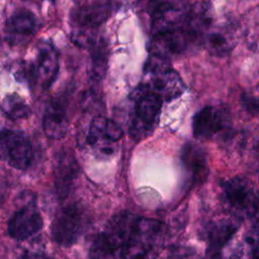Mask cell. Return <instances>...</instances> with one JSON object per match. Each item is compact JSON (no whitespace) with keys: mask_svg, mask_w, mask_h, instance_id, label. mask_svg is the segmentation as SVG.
<instances>
[{"mask_svg":"<svg viewBox=\"0 0 259 259\" xmlns=\"http://www.w3.org/2000/svg\"><path fill=\"white\" fill-rule=\"evenodd\" d=\"M76 168L77 165L74 159L68 157H62L59 159L56 172V186L58 193L61 196H66L68 194L71 183L76 176Z\"/></svg>","mask_w":259,"mask_h":259,"instance_id":"d6986e66","label":"cell"},{"mask_svg":"<svg viewBox=\"0 0 259 259\" xmlns=\"http://www.w3.org/2000/svg\"><path fill=\"white\" fill-rule=\"evenodd\" d=\"M158 259H198V255L190 247L179 246L168 249L164 254H160Z\"/></svg>","mask_w":259,"mask_h":259,"instance_id":"603a6c76","label":"cell"},{"mask_svg":"<svg viewBox=\"0 0 259 259\" xmlns=\"http://www.w3.org/2000/svg\"><path fill=\"white\" fill-rule=\"evenodd\" d=\"M181 161L194 183L202 182L207 176L206 153L199 145L187 143L181 151Z\"/></svg>","mask_w":259,"mask_h":259,"instance_id":"2e32d148","label":"cell"},{"mask_svg":"<svg viewBox=\"0 0 259 259\" xmlns=\"http://www.w3.org/2000/svg\"><path fill=\"white\" fill-rule=\"evenodd\" d=\"M122 136V130L116 122L103 116H97L90 123L86 142L98 154L110 156L114 153L115 145Z\"/></svg>","mask_w":259,"mask_h":259,"instance_id":"52a82bcc","label":"cell"},{"mask_svg":"<svg viewBox=\"0 0 259 259\" xmlns=\"http://www.w3.org/2000/svg\"><path fill=\"white\" fill-rule=\"evenodd\" d=\"M166 241V227L158 220L139 217L121 259H157Z\"/></svg>","mask_w":259,"mask_h":259,"instance_id":"7a4b0ae2","label":"cell"},{"mask_svg":"<svg viewBox=\"0 0 259 259\" xmlns=\"http://www.w3.org/2000/svg\"><path fill=\"white\" fill-rule=\"evenodd\" d=\"M133 0H110L108 3L111 6L112 10L113 9H119L125 5H127L128 3H131Z\"/></svg>","mask_w":259,"mask_h":259,"instance_id":"484cf974","label":"cell"},{"mask_svg":"<svg viewBox=\"0 0 259 259\" xmlns=\"http://www.w3.org/2000/svg\"><path fill=\"white\" fill-rule=\"evenodd\" d=\"M232 259H259V221L247 232Z\"/></svg>","mask_w":259,"mask_h":259,"instance_id":"ffe728a7","label":"cell"},{"mask_svg":"<svg viewBox=\"0 0 259 259\" xmlns=\"http://www.w3.org/2000/svg\"><path fill=\"white\" fill-rule=\"evenodd\" d=\"M37 25L34 14L24 8L14 11L6 21V29L16 34H32L37 29Z\"/></svg>","mask_w":259,"mask_h":259,"instance_id":"ac0fdd59","label":"cell"},{"mask_svg":"<svg viewBox=\"0 0 259 259\" xmlns=\"http://www.w3.org/2000/svg\"><path fill=\"white\" fill-rule=\"evenodd\" d=\"M214 56L228 55L236 44L235 30L231 23H212L203 34L200 41Z\"/></svg>","mask_w":259,"mask_h":259,"instance_id":"5bb4252c","label":"cell"},{"mask_svg":"<svg viewBox=\"0 0 259 259\" xmlns=\"http://www.w3.org/2000/svg\"><path fill=\"white\" fill-rule=\"evenodd\" d=\"M207 259H220V255H207Z\"/></svg>","mask_w":259,"mask_h":259,"instance_id":"4316f807","label":"cell"},{"mask_svg":"<svg viewBox=\"0 0 259 259\" xmlns=\"http://www.w3.org/2000/svg\"><path fill=\"white\" fill-rule=\"evenodd\" d=\"M139 217L130 211L111 217L102 231L94 237L89 248L90 259L120 258Z\"/></svg>","mask_w":259,"mask_h":259,"instance_id":"6da1fadb","label":"cell"},{"mask_svg":"<svg viewBox=\"0 0 259 259\" xmlns=\"http://www.w3.org/2000/svg\"><path fill=\"white\" fill-rule=\"evenodd\" d=\"M163 101V98L158 93L143 86L136 97L134 108L135 118L131 133L134 134L139 130H144L148 133L151 132V128L158 119Z\"/></svg>","mask_w":259,"mask_h":259,"instance_id":"ba28073f","label":"cell"},{"mask_svg":"<svg viewBox=\"0 0 259 259\" xmlns=\"http://www.w3.org/2000/svg\"><path fill=\"white\" fill-rule=\"evenodd\" d=\"M44 226L41 214L37 207L30 203L14 212L8 222V234L11 238L23 241L37 234Z\"/></svg>","mask_w":259,"mask_h":259,"instance_id":"7c38bea8","label":"cell"},{"mask_svg":"<svg viewBox=\"0 0 259 259\" xmlns=\"http://www.w3.org/2000/svg\"><path fill=\"white\" fill-rule=\"evenodd\" d=\"M242 104L244 108L252 114L259 112V94L252 92H245L241 97Z\"/></svg>","mask_w":259,"mask_h":259,"instance_id":"cb8c5ba5","label":"cell"},{"mask_svg":"<svg viewBox=\"0 0 259 259\" xmlns=\"http://www.w3.org/2000/svg\"><path fill=\"white\" fill-rule=\"evenodd\" d=\"M229 114L221 106L208 105L201 108L193 117L192 132L196 139L207 140L227 127Z\"/></svg>","mask_w":259,"mask_h":259,"instance_id":"30bf717a","label":"cell"},{"mask_svg":"<svg viewBox=\"0 0 259 259\" xmlns=\"http://www.w3.org/2000/svg\"><path fill=\"white\" fill-rule=\"evenodd\" d=\"M0 156L13 168L18 170L27 169L33 157L29 139L24 133L19 131H1Z\"/></svg>","mask_w":259,"mask_h":259,"instance_id":"8992f818","label":"cell"},{"mask_svg":"<svg viewBox=\"0 0 259 259\" xmlns=\"http://www.w3.org/2000/svg\"><path fill=\"white\" fill-rule=\"evenodd\" d=\"M42 128L51 139H62L69 128V120L64 103L59 99H53L47 105L44 117Z\"/></svg>","mask_w":259,"mask_h":259,"instance_id":"9a60e30c","label":"cell"},{"mask_svg":"<svg viewBox=\"0 0 259 259\" xmlns=\"http://www.w3.org/2000/svg\"><path fill=\"white\" fill-rule=\"evenodd\" d=\"M192 41L183 25L179 28L156 33L150 45V55L169 60L171 57L183 53Z\"/></svg>","mask_w":259,"mask_h":259,"instance_id":"8fae6325","label":"cell"},{"mask_svg":"<svg viewBox=\"0 0 259 259\" xmlns=\"http://www.w3.org/2000/svg\"><path fill=\"white\" fill-rule=\"evenodd\" d=\"M86 222L87 219L81 206L69 204L61 208L51 226L53 240L60 246L70 247L82 235Z\"/></svg>","mask_w":259,"mask_h":259,"instance_id":"5b68a950","label":"cell"},{"mask_svg":"<svg viewBox=\"0 0 259 259\" xmlns=\"http://www.w3.org/2000/svg\"><path fill=\"white\" fill-rule=\"evenodd\" d=\"M111 10L108 2H94L74 9L71 13L72 40L80 47L90 41L96 36L95 29L109 17Z\"/></svg>","mask_w":259,"mask_h":259,"instance_id":"277c9868","label":"cell"},{"mask_svg":"<svg viewBox=\"0 0 259 259\" xmlns=\"http://www.w3.org/2000/svg\"><path fill=\"white\" fill-rule=\"evenodd\" d=\"M1 108L12 119L24 118L30 114L28 105L17 94L7 95L1 102Z\"/></svg>","mask_w":259,"mask_h":259,"instance_id":"7402d4cb","label":"cell"},{"mask_svg":"<svg viewBox=\"0 0 259 259\" xmlns=\"http://www.w3.org/2000/svg\"><path fill=\"white\" fill-rule=\"evenodd\" d=\"M225 204L231 214L240 220L259 221V190L243 177H233L222 183Z\"/></svg>","mask_w":259,"mask_h":259,"instance_id":"3957f363","label":"cell"},{"mask_svg":"<svg viewBox=\"0 0 259 259\" xmlns=\"http://www.w3.org/2000/svg\"><path fill=\"white\" fill-rule=\"evenodd\" d=\"M20 259H53L50 256H47L41 253H35V252H26L24 253Z\"/></svg>","mask_w":259,"mask_h":259,"instance_id":"d4e9b609","label":"cell"},{"mask_svg":"<svg viewBox=\"0 0 259 259\" xmlns=\"http://www.w3.org/2000/svg\"><path fill=\"white\" fill-rule=\"evenodd\" d=\"M147 74L151 76V79L150 86L146 87L158 93L163 100L170 101L175 99L179 97L185 90V85L182 78L175 70L170 68V66Z\"/></svg>","mask_w":259,"mask_h":259,"instance_id":"4fadbf2b","label":"cell"},{"mask_svg":"<svg viewBox=\"0 0 259 259\" xmlns=\"http://www.w3.org/2000/svg\"><path fill=\"white\" fill-rule=\"evenodd\" d=\"M241 221L230 213L217 217L206 224L203 237L207 245V255H219L222 248L239 230Z\"/></svg>","mask_w":259,"mask_h":259,"instance_id":"9c48e42d","label":"cell"},{"mask_svg":"<svg viewBox=\"0 0 259 259\" xmlns=\"http://www.w3.org/2000/svg\"><path fill=\"white\" fill-rule=\"evenodd\" d=\"M74 1H76V2H79V1H82V0H74Z\"/></svg>","mask_w":259,"mask_h":259,"instance_id":"83f0119b","label":"cell"},{"mask_svg":"<svg viewBox=\"0 0 259 259\" xmlns=\"http://www.w3.org/2000/svg\"><path fill=\"white\" fill-rule=\"evenodd\" d=\"M190 0H150L151 16L164 13H185L190 8Z\"/></svg>","mask_w":259,"mask_h":259,"instance_id":"44dd1931","label":"cell"},{"mask_svg":"<svg viewBox=\"0 0 259 259\" xmlns=\"http://www.w3.org/2000/svg\"><path fill=\"white\" fill-rule=\"evenodd\" d=\"M32 66L35 80L39 81L44 88H49L58 72V55L50 42H42L39 46L36 64Z\"/></svg>","mask_w":259,"mask_h":259,"instance_id":"e0dca14e","label":"cell"}]
</instances>
